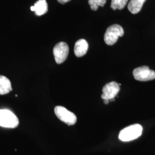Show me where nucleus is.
<instances>
[{"instance_id": "7ed1b4c3", "label": "nucleus", "mask_w": 155, "mask_h": 155, "mask_svg": "<svg viewBox=\"0 0 155 155\" xmlns=\"http://www.w3.org/2000/svg\"><path fill=\"white\" fill-rule=\"evenodd\" d=\"M124 33V29L120 25L114 24L111 25L107 29L105 33L104 40L106 44L109 45H114L118 38L122 36Z\"/></svg>"}, {"instance_id": "ddd939ff", "label": "nucleus", "mask_w": 155, "mask_h": 155, "mask_svg": "<svg viewBox=\"0 0 155 155\" xmlns=\"http://www.w3.org/2000/svg\"><path fill=\"white\" fill-rule=\"evenodd\" d=\"M106 0H89V4L93 11H97L98 6H104Z\"/></svg>"}, {"instance_id": "f8f14e48", "label": "nucleus", "mask_w": 155, "mask_h": 155, "mask_svg": "<svg viewBox=\"0 0 155 155\" xmlns=\"http://www.w3.org/2000/svg\"><path fill=\"white\" fill-rule=\"evenodd\" d=\"M128 0H111V8L113 10H121L127 4Z\"/></svg>"}, {"instance_id": "2eb2a0df", "label": "nucleus", "mask_w": 155, "mask_h": 155, "mask_svg": "<svg viewBox=\"0 0 155 155\" xmlns=\"http://www.w3.org/2000/svg\"><path fill=\"white\" fill-rule=\"evenodd\" d=\"M104 100V103L105 104H108L109 102V100Z\"/></svg>"}, {"instance_id": "0eeeda50", "label": "nucleus", "mask_w": 155, "mask_h": 155, "mask_svg": "<svg viewBox=\"0 0 155 155\" xmlns=\"http://www.w3.org/2000/svg\"><path fill=\"white\" fill-rule=\"evenodd\" d=\"M120 85L116 82L107 83L103 87L101 97L103 100L113 101L117 94L120 91Z\"/></svg>"}, {"instance_id": "39448f33", "label": "nucleus", "mask_w": 155, "mask_h": 155, "mask_svg": "<svg viewBox=\"0 0 155 155\" xmlns=\"http://www.w3.org/2000/svg\"><path fill=\"white\" fill-rule=\"evenodd\" d=\"M133 76L136 80L146 82L155 79V71L150 70L149 67L144 66L135 68L133 70Z\"/></svg>"}, {"instance_id": "20e7f679", "label": "nucleus", "mask_w": 155, "mask_h": 155, "mask_svg": "<svg viewBox=\"0 0 155 155\" xmlns=\"http://www.w3.org/2000/svg\"><path fill=\"white\" fill-rule=\"evenodd\" d=\"M54 111L57 117L68 125H73L77 122V119L75 114L67 110L63 106H56Z\"/></svg>"}, {"instance_id": "6e6552de", "label": "nucleus", "mask_w": 155, "mask_h": 155, "mask_svg": "<svg viewBox=\"0 0 155 155\" xmlns=\"http://www.w3.org/2000/svg\"><path fill=\"white\" fill-rule=\"evenodd\" d=\"M89 48V45L84 39H80L76 42L74 47V53L77 57L84 55Z\"/></svg>"}, {"instance_id": "f257e3e1", "label": "nucleus", "mask_w": 155, "mask_h": 155, "mask_svg": "<svg viewBox=\"0 0 155 155\" xmlns=\"http://www.w3.org/2000/svg\"><path fill=\"white\" fill-rule=\"evenodd\" d=\"M143 127L140 124H133L124 128L119 133L118 138L124 141L127 142L139 138L142 134Z\"/></svg>"}, {"instance_id": "423d86ee", "label": "nucleus", "mask_w": 155, "mask_h": 155, "mask_svg": "<svg viewBox=\"0 0 155 155\" xmlns=\"http://www.w3.org/2000/svg\"><path fill=\"white\" fill-rule=\"evenodd\" d=\"M69 53L68 45L64 42H60L56 45L53 50V54L56 63L61 64L65 61Z\"/></svg>"}, {"instance_id": "1a4fd4ad", "label": "nucleus", "mask_w": 155, "mask_h": 155, "mask_svg": "<svg viewBox=\"0 0 155 155\" xmlns=\"http://www.w3.org/2000/svg\"><path fill=\"white\" fill-rule=\"evenodd\" d=\"M31 10L35 12L37 16H41L45 15L48 11V5L46 0H39L34 6L31 7Z\"/></svg>"}, {"instance_id": "9d476101", "label": "nucleus", "mask_w": 155, "mask_h": 155, "mask_svg": "<svg viewBox=\"0 0 155 155\" xmlns=\"http://www.w3.org/2000/svg\"><path fill=\"white\" fill-rule=\"evenodd\" d=\"M12 90L11 82L8 78L0 75V95L8 94Z\"/></svg>"}, {"instance_id": "4468645a", "label": "nucleus", "mask_w": 155, "mask_h": 155, "mask_svg": "<svg viewBox=\"0 0 155 155\" xmlns=\"http://www.w3.org/2000/svg\"><path fill=\"white\" fill-rule=\"evenodd\" d=\"M70 1V0H58V1L59 3L62 4H66V3H67V2H69Z\"/></svg>"}, {"instance_id": "9b49d317", "label": "nucleus", "mask_w": 155, "mask_h": 155, "mask_svg": "<svg viewBox=\"0 0 155 155\" xmlns=\"http://www.w3.org/2000/svg\"><path fill=\"white\" fill-rule=\"evenodd\" d=\"M146 0H130L128 4V10L132 14H137L141 11Z\"/></svg>"}, {"instance_id": "f03ea898", "label": "nucleus", "mask_w": 155, "mask_h": 155, "mask_svg": "<svg viewBox=\"0 0 155 155\" xmlns=\"http://www.w3.org/2000/svg\"><path fill=\"white\" fill-rule=\"evenodd\" d=\"M19 124L16 116L8 109H0V127L6 128H16Z\"/></svg>"}]
</instances>
